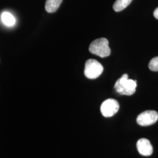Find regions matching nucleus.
Wrapping results in <instances>:
<instances>
[{"mask_svg": "<svg viewBox=\"0 0 158 158\" xmlns=\"http://www.w3.org/2000/svg\"><path fill=\"white\" fill-rule=\"evenodd\" d=\"M153 15L155 18L158 19V7L155 9V10L153 12Z\"/></svg>", "mask_w": 158, "mask_h": 158, "instance_id": "obj_11", "label": "nucleus"}, {"mask_svg": "<svg viewBox=\"0 0 158 158\" xmlns=\"http://www.w3.org/2000/svg\"><path fill=\"white\" fill-rule=\"evenodd\" d=\"M158 120V113L153 110H147L140 114L137 118L138 124L149 126L155 124Z\"/></svg>", "mask_w": 158, "mask_h": 158, "instance_id": "obj_5", "label": "nucleus"}, {"mask_svg": "<svg viewBox=\"0 0 158 158\" xmlns=\"http://www.w3.org/2000/svg\"><path fill=\"white\" fill-rule=\"evenodd\" d=\"M136 85V80L128 79V74H124L116 81L114 89L121 95L131 96L135 93Z\"/></svg>", "mask_w": 158, "mask_h": 158, "instance_id": "obj_1", "label": "nucleus"}, {"mask_svg": "<svg viewBox=\"0 0 158 158\" xmlns=\"http://www.w3.org/2000/svg\"><path fill=\"white\" fill-rule=\"evenodd\" d=\"M1 19H2V23L8 27H11L15 23V18L11 14L8 12H4L2 14Z\"/></svg>", "mask_w": 158, "mask_h": 158, "instance_id": "obj_9", "label": "nucleus"}, {"mask_svg": "<svg viewBox=\"0 0 158 158\" xmlns=\"http://www.w3.org/2000/svg\"><path fill=\"white\" fill-rule=\"evenodd\" d=\"M132 1V0H116L113 5V9L115 11H121L130 5Z\"/></svg>", "mask_w": 158, "mask_h": 158, "instance_id": "obj_8", "label": "nucleus"}, {"mask_svg": "<svg viewBox=\"0 0 158 158\" xmlns=\"http://www.w3.org/2000/svg\"><path fill=\"white\" fill-rule=\"evenodd\" d=\"M63 0H46L45 10L49 13H53L56 11L62 2Z\"/></svg>", "mask_w": 158, "mask_h": 158, "instance_id": "obj_7", "label": "nucleus"}, {"mask_svg": "<svg viewBox=\"0 0 158 158\" xmlns=\"http://www.w3.org/2000/svg\"><path fill=\"white\" fill-rule=\"evenodd\" d=\"M118 102L114 99H108L102 103L100 110L102 115L105 117H113L118 111Z\"/></svg>", "mask_w": 158, "mask_h": 158, "instance_id": "obj_4", "label": "nucleus"}, {"mask_svg": "<svg viewBox=\"0 0 158 158\" xmlns=\"http://www.w3.org/2000/svg\"><path fill=\"white\" fill-rule=\"evenodd\" d=\"M137 149L139 153L145 156H150L153 152V147L150 141L145 139L141 138L136 143Z\"/></svg>", "mask_w": 158, "mask_h": 158, "instance_id": "obj_6", "label": "nucleus"}, {"mask_svg": "<svg viewBox=\"0 0 158 158\" xmlns=\"http://www.w3.org/2000/svg\"><path fill=\"white\" fill-rule=\"evenodd\" d=\"M149 68L153 72H158V56L152 58L149 63Z\"/></svg>", "mask_w": 158, "mask_h": 158, "instance_id": "obj_10", "label": "nucleus"}, {"mask_svg": "<svg viewBox=\"0 0 158 158\" xmlns=\"http://www.w3.org/2000/svg\"><path fill=\"white\" fill-rule=\"evenodd\" d=\"M89 51L101 57L108 56L111 54L108 40L104 38L97 39L92 42L89 46Z\"/></svg>", "mask_w": 158, "mask_h": 158, "instance_id": "obj_2", "label": "nucleus"}, {"mask_svg": "<svg viewBox=\"0 0 158 158\" xmlns=\"http://www.w3.org/2000/svg\"><path fill=\"white\" fill-rule=\"evenodd\" d=\"M103 69V66L100 63L95 59H90L85 64V76L88 79H97L102 74Z\"/></svg>", "mask_w": 158, "mask_h": 158, "instance_id": "obj_3", "label": "nucleus"}]
</instances>
